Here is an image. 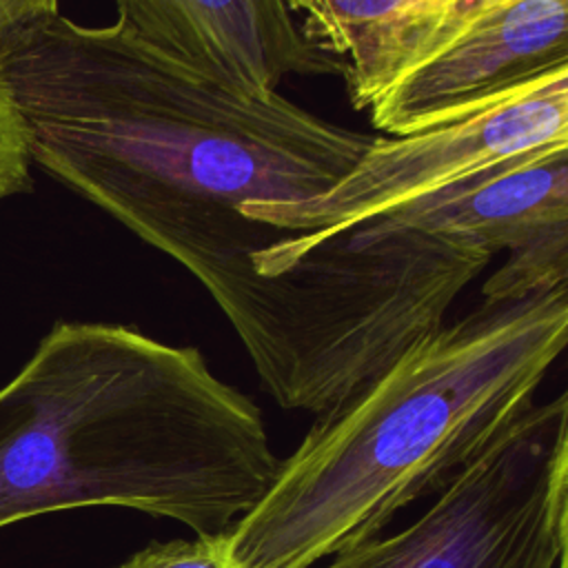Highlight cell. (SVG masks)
<instances>
[{
    "mask_svg": "<svg viewBox=\"0 0 568 568\" xmlns=\"http://www.w3.org/2000/svg\"><path fill=\"white\" fill-rule=\"evenodd\" d=\"M115 568H237L226 532L213 537L153 541Z\"/></svg>",
    "mask_w": 568,
    "mask_h": 568,
    "instance_id": "10",
    "label": "cell"
},
{
    "mask_svg": "<svg viewBox=\"0 0 568 568\" xmlns=\"http://www.w3.org/2000/svg\"><path fill=\"white\" fill-rule=\"evenodd\" d=\"M564 568H566V566H564Z\"/></svg>",
    "mask_w": 568,
    "mask_h": 568,
    "instance_id": "13",
    "label": "cell"
},
{
    "mask_svg": "<svg viewBox=\"0 0 568 568\" xmlns=\"http://www.w3.org/2000/svg\"><path fill=\"white\" fill-rule=\"evenodd\" d=\"M60 0H0V33L58 13Z\"/></svg>",
    "mask_w": 568,
    "mask_h": 568,
    "instance_id": "12",
    "label": "cell"
},
{
    "mask_svg": "<svg viewBox=\"0 0 568 568\" xmlns=\"http://www.w3.org/2000/svg\"><path fill=\"white\" fill-rule=\"evenodd\" d=\"M559 69H568V0H473L448 36L371 104V122L406 135Z\"/></svg>",
    "mask_w": 568,
    "mask_h": 568,
    "instance_id": "6",
    "label": "cell"
},
{
    "mask_svg": "<svg viewBox=\"0 0 568 568\" xmlns=\"http://www.w3.org/2000/svg\"><path fill=\"white\" fill-rule=\"evenodd\" d=\"M473 0H286L306 36L346 67L355 109L371 104L448 36Z\"/></svg>",
    "mask_w": 568,
    "mask_h": 568,
    "instance_id": "9",
    "label": "cell"
},
{
    "mask_svg": "<svg viewBox=\"0 0 568 568\" xmlns=\"http://www.w3.org/2000/svg\"><path fill=\"white\" fill-rule=\"evenodd\" d=\"M29 162L22 129L0 89V202L29 186Z\"/></svg>",
    "mask_w": 568,
    "mask_h": 568,
    "instance_id": "11",
    "label": "cell"
},
{
    "mask_svg": "<svg viewBox=\"0 0 568 568\" xmlns=\"http://www.w3.org/2000/svg\"><path fill=\"white\" fill-rule=\"evenodd\" d=\"M377 220L490 255L568 235V144L504 158Z\"/></svg>",
    "mask_w": 568,
    "mask_h": 568,
    "instance_id": "8",
    "label": "cell"
},
{
    "mask_svg": "<svg viewBox=\"0 0 568 568\" xmlns=\"http://www.w3.org/2000/svg\"><path fill=\"white\" fill-rule=\"evenodd\" d=\"M568 144V69L464 115L406 135H377L324 193L302 202H248L242 215L286 235L253 251V268L277 277L311 248L377 220L481 166Z\"/></svg>",
    "mask_w": 568,
    "mask_h": 568,
    "instance_id": "5",
    "label": "cell"
},
{
    "mask_svg": "<svg viewBox=\"0 0 568 568\" xmlns=\"http://www.w3.org/2000/svg\"><path fill=\"white\" fill-rule=\"evenodd\" d=\"M244 410L195 346L60 322L0 388V528L120 506L211 532L237 493Z\"/></svg>",
    "mask_w": 568,
    "mask_h": 568,
    "instance_id": "3",
    "label": "cell"
},
{
    "mask_svg": "<svg viewBox=\"0 0 568 568\" xmlns=\"http://www.w3.org/2000/svg\"><path fill=\"white\" fill-rule=\"evenodd\" d=\"M0 89L29 158L184 266L251 362L282 308V277L251 255L286 233L242 206L324 193L377 138L280 91L220 87L120 20L82 27L60 11L0 33Z\"/></svg>",
    "mask_w": 568,
    "mask_h": 568,
    "instance_id": "1",
    "label": "cell"
},
{
    "mask_svg": "<svg viewBox=\"0 0 568 568\" xmlns=\"http://www.w3.org/2000/svg\"><path fill=\"white\" fill-rule=\"evenodd\" d=\"M568 342V288L481 302L322 413L226 530L237 568H315L439 493L530 404Z\"/></svg>",
    "mask_w": 568,
    "mask_h": 568,
    "instance_id": "2",
    "label": "cell"
},
{
    "mask_svg": "<svg viewBox=\"0 0 568 568\" xmlns=\"http://www.w3.org/2000/svg\"><path fill=\"white\" fill-rule=\"evenodd\" d=\"M118 20L211 82L264 98L291 78L346 75L286 0H115Z\"/></svg>",
    "mask_w": 568,
    "mask_h": 568,
    "instance_id": "7",
    "label": "cell"
},
{
    "mask_svg": "<svg viewBox=\"0 0 568 568\" xmlns=\"http://www.w3.org/2000/svg\"><path fill=\"white\" fill-rule=\"evenodd\" d=\"M568 395L530 404L428 508L322 568H564Z\"/></svg>",
    "mask_w": 568,
    "mask_h": 568,
    "instance_id": "4",
    "label": "cell"
}]
</instances>
